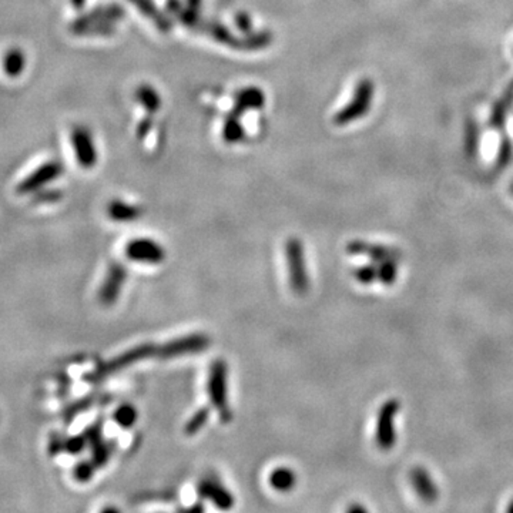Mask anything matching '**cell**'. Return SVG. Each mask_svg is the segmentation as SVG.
Wrapping results in <instances>:
<instances>
[{"label":"cell","mask_w":513,"mask_h":513,"mask_svg":"<svg viewBox=\"0 0 513 513\" xmlns=\"http://www.w3.org/2000/svg\"><path fill=\"white\" fill-rule=\"evenodd\" d=\"M374 96H375V83L372 81V78L370 77L361 78L355 86L354 95L348 102V105L335 113L332 119L334 124L338 127H346L354 122L364 119L372 107Z\"/></svg>","instance_id":"1"},{"label":"cell","mask_w":513,"mask_h":513,"mask_svg":"<svg viewBox=\"0 0 513 513\" xmlns=\"http://www.w3.org/2000/svg\"><path fill=\"white\" fill-rule=\"evenodd\" d=\"M207 392L211 406L217 409L223 422H230L231 411L228 405V372L223 360H214L210 367Z\"/></svg>","instance_id":"2"},{"label":"cell","mask_w":513,"mask_h":513,"mask_svg":"<svg viewBox=\"0 0 513 513\" xmlns=\"http://www.w3.org/2000/svg\"><path fill=\"white\" fill-rule=\"evenodd\" d=\"M285 256L290 285L298 295L305 294L309 290V276L305 266L304 245L300 238L291 237L285 244Z\"/></svg>","instance_id":"3"},{"label":"cell","mask_w":513,"mask_h":513,"mask_svg":"<svg viewBox=\"0 0 513 513\" xmlns=\"http://www.w3.org/2000/svg\"><path fill=\"white\" fill-rule=\"evenodd\" d=\"M210 346V339L204 334H189L184 336H179L171 339L160 348H157L155 357L161 360H175L184 355L199 354L207 350Z\"/></svg>","instance_id":"4"},{"label":"cell","mask_w":513,"mask_h":513,"mask_svg":"<svg viewBox=\"0 0 513 513\" xmlns=\"http://www.w3.org/2000/svg\"><path fill=\"white\" fill-rule=\"evenodd\" d=\"M157 353V348L153 344H141L137 347H133L131 350L123 353L122 355L116 357L114 360L103 364L102 367H99L92 375H90V381L96 382V381H103L105 378L117 374L129 367H131L136 362H140L146 358L154 357Z\"/></svg>","instance_id":"5"},{"label":"cell","mask_w":513,"mask_h":513,"mask_svg":"<svg viewBox=\"0 0 513 513\" xmlns=\"http://www.w3.org/2000/svg\"><path fill=\"white\" fill-rule=\"evenodd\" d=\"M123 16V11L119 6L99 8L92 13L84 15L73 22L70 30L76 35L89 33H106L110 32V22Z\"/></svg>","instance_id":"6"},{"label":"cell","mask_w":513,"mask_h":513,"mask_svg":"<svg viewBox=\"0 0 513 513\" xmlns=\"http://www.w3.org/2000/svg\"><path fill=\"white\" fill-rule=\"evenodd\" d=\"M63 171L64 167L59 160L46 161L18 184L16 193L20 196H33L35 193L43 190L52 182L59 179L63 175Z\"/></svg>","instance_id":"7"},{"label":"cell","mask_w":513,"mask_h":513,"mask_svg":"<svg viewBox=\"0 0 513 513\" xmlns=\"http://www.w3.org/2000/svg\"><path fill=\"white\" fill-rule=\"evenodd\" d=\"M399 409H401V402L398 399L392 398V399H388L378 412L375 441H377V445L379 447V449H382V451H391L395 445L396 434H395L394 419H395V415L399 412Z\"/></svg>","instance_id":"8"},{"label":"cell","mask_w":513,"mask_h":513,"mask_svg":"<svg viewBox=\"0 0 513 513\" xmlns=\"http://www.w3.org/2000/svg\"><path fill=\"white\" fill-rule=\"evenodd\" d=\"M126 256L138 264L157 266L161 264L165 259V249L163 245L155 242L151 238H134L126 245L124 251Z\"/></svg>","instance_id":"9"},{"label":"cell","mask_w":513,"mask_h":513,"mask_svg":"<svg viewBox=\"0 0 513 513\" xmlns=\"http://www.w3.org/2000/svg\"><path fill=\"white\" fill-rule=\"evenodd\" d=\"M71 144L77 163L83 168H93L98 164V150L92 131L84 126H76L71 130Z\"/></svg>","instance_id":"10"},{"label":"cell","mask_w":513,"mask_h":513,"mask_svg":"<svg viewBox=\"0 0 513 513\" xmlns=\"http://www.w3.org/2000/svg\"><path fill=\"white\" fill-rule=\"evenodd\" d=\"M347 252L351 255H365L372 263L382 261H401L402 252L395 247H387L382 244H372L364 240H353L347 244Z\"/></svg>","instance_id":"11"},{"label":"cell","mask_w":513,"mask_h":513,"mask_svg":"<svg viewBox=\"0 0 513 513\" xmlns=\"http://www.w3.org/2000/svg\"><path fill=\"white\" fill-rule=\"evenodd\" d=\"M126 280H127V269L122 263H113L109 267L106 278L99 290L100 302L106 307H110L114 302H117Z\"/></svg>","instance_id":"12"},{"label":"cell","mask_w":513,"mask_h":513,"mask_svg":"<svg viewBox=\"0 0 513 513\" xmlns=\"http://www.w3.org/2000/svg\"><path fill=\"white\" fill-rule=\"evenodd\" d=\"M197 492L201 499L211 500V503L221 510H228L234 506V496L218 480L214 479L201 480L199 483Z\"/></svg>","instance_id":"13"},{"label":"cell","mask_w":513,"mask_h":513,"mask_svg":"<svg viewBox=\"0 0 513 513\" xmlns=\"http://www.w3.org/2000/svg\"><path fill=\"white\" fill-rule=\"evenodd\" d=\"M409 479L411 483L416 492V495L426 503H434L438 496H440V489L435 483V480L432 479V476L430 475L425 468L422 466H415L411 472H409Z\"/></svg>","instance_id":"14"},{"label":"cell","mask_w":513,"mask_h":513,"mask_svg":"<svg viewBox=\"0 0 513 513\" xmlns=\"http://www.w3.org/2000/svg\"><path fill=\"white\" fill-rule=\"evenodd\" d=\"M513 105V81L507 86L503 96L496 100V103L492 106L490 114H489V127L493 130H499L500 133L505 131V123L509 116V110Z\"/></svg>","instance_id":"15"},{"label":"cell","mask_w":513,"mask_h":513,"mask_svg":"<svg viewBox=\"0 0 513 513\" xmlns=\"http://www.w3.org/2000/svg\"><path fill=\"white\" fill-rule=\"evenodd\" d=\"M266 96L259 88H247L237 93L234 113L242 114L245 110H256L264 107Z\"/></svg>","instance_id":"16"},{"label":"cell","mask_w":513,"mask_h":513,"mask_svg":"<svg viewBox=\"0 0 513 513\" xmlns=\"http://www.w3.org/2000/svg\"><path fill=\"white\" fill-rule=\"evenodd\" d=\"M107 214L113 221L117 223H131L134 220H138L141 216V210L136 206H131L122 200H113L110 201L107 207Z\"/></svg>","instance_id":"17"},{"label":"cell","mask_w":513,"mask_h":513,"mask_svg":"<svg viewBox=\"0 0 513 513\" xmlns=\"http://www.w3.org/2000/svg\"><path fill=\"white\" fill-rule=\"evenodd\" d=\"M130 4H133L146 18H148L157 26V29L163 32H168L171 29L170 20L158 12L151 0H130Z\"/></svg>","instance_id":"18"},{"label":"cell","mask_w":513,"mask_h":513,"mask_svg":"<svg viewBox=\"0 0 513 513\" xmlns=\"http://www.w3.org/2000/svg\"><path fill=\"white\" fill-rule=\"evenodd\" d=\"M269 482L274 490L285 493V492H290L295 486L297 476H295L294 471H291L290 468L280 466L270 473Z\"/></svg>","instance_id":"19"},{"label":"cell","mask_w":513,"mask_h":513,"mask_svg":"<svg viewBox=\"0 0 513 513\" xmlns=\"http://www.w3.org/2000/svg\"><path fill=\"white\" fill-rule=\"evenodd\" d=\"M4 69L8 76L18 77L26 69V54L22 49L13 47L6 52L4 59Z\"/></svg>","instance_id":"20"},{"label":"cell","mask_w":513,"mask_h":513,"mask_svg":"<svg viewBox=\"0 0 513 513\" xmlns=\"http://www.w3.org/2000/svg\"><path fill=\"white\" fill-rule=\"evenodd\" d=\"M136 99L150 113H155L161 109V96L150 84H143L136 90Z\"/></svg>","instance_id":"21"},{"label":"cell","mask_w":513,"mask_h":513,"mask_svg":"<svg viewBox=\"0 0 513 513\" xmlns=\"http://www.w3.org/2000/svg\"><path fill=\"white\" fill-rule=\"evenodd\" d=\"M137 418L138 412L131 403H122L113 412V420L122 430H130V428H133Z\"/></svg>","instance_id":"22"},{"label":"cell","mask_w":513,"mask_h":513,"mask_svg":"<svg viewBox=\"0 0 513 513\" xmlns=\"http://www.w3.org/2000/svg\"><path fill=\"white\" fill-rule=\"evenodd\" d=\"M223 137L227 143H238L242 140L244 137V129L240 123V114L237 113H231V116H228V119L224 123V129H223Z\"/></svg>","instance_id":"23"},{"label":"cell","mask_w":513,"mask_h":513,"mask_svg":"<svg viewBox=\"0 0 513 513\" xmlns=\"http://www.w3.org/2000/svg\"><path fill=\"white\" fill-rule=\"evenodd\" d=\"M210 418V408L208 406H203L200 408L197 412H194V415L187 420L186 426H184V434L187 437H193L196 434H199L203 428L206 426L207 420Z\"/></svg>","instance_id":"24"},{"label":"cell","mask_w":513,"mask_h":513,"mask_svg":"<svg viewBox=\"0 0 513 513\" xmlns=\"http://www.w3.org/2000/svg\"><path fill=\"white\" fill-rule=\"evenodd\" d=\"M480 137H479V129L473 119H469L466 122L465 127V153L469 157H475L479 148Z\"/></svg>","instance_id":"25"},{"label":"cell","mask_w":513,"mask_h":513,"mask_svg":"<svg viewBox=\"0 0 513 513\" xmlns=\"http://www.w3.org/2000/svg\"><path fill=\"white\" fill-rule=\"evenodd\" d=\"M92 448V461L96 464L98 468H102V466H106L112 454H113V447H112V442H107L103 440L95 442L90 445Z\"/></svg>","instance_id":"26"},{"label":"cell","mask_w":513,"mask_h":513,"mask_svg":"<svg viewBox=\"0 0 513 513\" xmlns=\"http://www.w3.org/2000/svg\"><path fill=\"white\" fill-rule=\"evenodd\" d=\"M512 154H513V144L509 136L505 131H502L496 154V168H505L510 163Z\"/></svg>","instance_id":"27"},{"label":"cell","mask_w":513,"mask_h":513,"mask_svg":"<svg viewBox=\"0 0 513 513\" xmlns=\"http://www.w3.org/2000/svg\"><path fill=\"white\" fill-rule=\"evenodd\" d=\"M98 466L93 461H80L73 468V476L78 483H88L93 479Z\"/></svg>","instance_id":"28"},{"label":"cell","mask_w":513,"mask_h":513,"mask_svg":"<svg viewBox=\"0 0 513 513\" xmlns=\"http://www.w3.org/2000/svg\"><path fill=\"white\" fill-rule=\"evenodd\" d=\"M378 281L389 287L396 281L398 277V263L396 261H382L378 263Z\"/></svg>","instance_id":"29"},{"label":"cell","mask_w":513,"mask_h":513,"mask_svg":"<svg viewBox=\"0 0 513 513\" xmlns=\"http://www.w3.org/2000/svg\"><path fill=\"white\" fill-rule=\"evenodd\" d=\"M88 447H89V442L84 434L69 437V438H66V442H64V451L69 452L70 455H80L86 451V448Z\"/></svg>","instance_id":"30"},{"label":"cell","mask_w":513,"mask_h":513,"mask_svg":"<svg viewBox=\"0 0 513 513\" xmlns=\"http://www.w3.org/2000/svg\"><path fill=\"white\" fill-rule=\"evenodd\" d=\"M354 277L357 278V281H360L361 284H372L374 281L378 280V266L377 263L368 264V266H361L354 271Z\"/></svg>","instance_id":"31"},{"label":"cell","mask_w":513,"mask_h":513,"mask_svg":"<svg viewBox=\"0 0 513 513\" xmlns=\"http://www.w3.org/2000/svg\"><path fill=\"white\" fill-rule=\"evenodd\" d=\"M35 196V201L36 203H42V204H49V203H56L61 199V191L60 190H39L37 193L33 194Z\"/></svg>","instance_id":"32"},{"label":"cell","mask_w":513,"mask_h":513,"mask_svg":"<svg viewBox=\"0 0 513 513\" xmlns=\"http://www.w3.org/2000/svg\"><path fill=\"white\" fill-rule=\"evenodd\" d=\"M95 403V396H89V398H84L83 401H80V402H76V403H73L70 408H69V411H67V415H69V419H71V418H74L77 413H80V412H83L86 408H89L90 405H93Z\"/></svg>","instance_id":"33"},{"label":"cell","mask_w":513,"mask_h":513,"mask_svg":"<svg viewBox=\"0 0 513 513\" xmlns=\"http://www.w3.org/2000/svg\"><path fill=\"white\" fill-rule=\"evenodd\" d=\"M64 442H66V438H63L60 435L52 437V440L49 442V452H50V455H57V454L63 452L64 451Z\"/></svg>","instance_id":"34"},{"label":"cell","mask_w":513,"mask_h":513,"mask_svg":"<svg viewBox=\"0 0 513 513\" xmlns=\"http://www.w3.org/2000/svg\"><path fill=\"white\" fill-rule=\"evenodd\" d=\"M150 129H151V120L141 122V123H140V126H138V129H137V134H138V137H144V136L150 131Z\"/></svg>","instance_id":"35"},{"label":"cell","mask_w":513,"mask_h":513,"mask_svg":"<svg viewBox=\"0 0 513 513\" xmlns=\"http://www.w3.org/2000/svg\"><path fill=\"white\" fill-rule=\"evenodd\" d=\"M348 512H367V509L364 506H360V505H354V506L348 507Z\"/></svg>","instance_id":"36"},{"label":"cell","mask_w":513,"mask_h":513,"mask_svg":"<svg viewBox=\"0 0 513 513\" xmlns=\"http://www.w3.org/2000/svg\"><path fill=\"white\" fill-rule=\"evenodd\" d=\"M84 4H86V0H71V5L77 9H81L84 6Z\"/></svg>","instance_id":"37"},{"label":"cell","mask_w":513,"mask_h":513,"mask_svg":"<svg viewBox=\"0 0 513 513\" xmlns=\"http://www.w3.org/2000/svg\"><path fill=\"white\" fill-rule=\"evenodd\" d=\"M507 512H513V500L510 502V505L507 506Z\"/></svg>","instance_id":"38"},{"label":"cell","mask_w":513,"mask_h":513,"mask_svg":"<svg viewBox=\"0 0 513 513\" xmlns=\"http://www.w3.org/2000/svg\"><path fill=\"white\" fill-rule=\"evenodd\" d=\"M509 190H510V193H512V196H513V182L510 183V187H509Z\"/></svg>","instance_id":"39"}]
</instances>
